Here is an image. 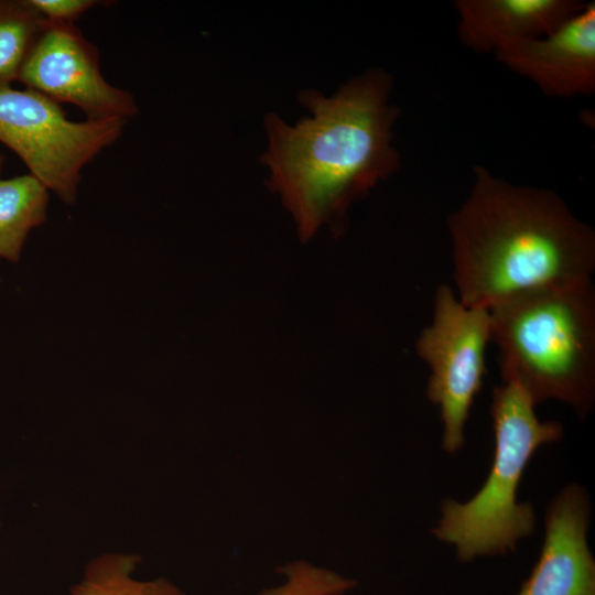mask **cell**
I'll list each match as a JSON object with an SVG mask.
<instances>
[{"label":"cell","instance_id":"1","mask_svg":"<svg viewBox=\"0 0 595 595\" xmlns=\"http://www.w3.org/2000/svg\"><path fill=\"white\" fill-rule=\"evenodd\" d=\"M392 89V76L376 66L329 96L301 90L298 100L309 116L292 125L277 112L264 115L260 163L266 184L303 241L323 226L343 234L351 205L400 169L393 132L400 110L391 101Z\"/></svg>","mask_w":595,"mask_h":595},{"label":"cell","instance_id":"2","mask_svg":"<svg viewBox=\"0 0 595 595\" xmlns=\"http://www.w3.org/2000/svg\"><path fill=\"white\" fill-rule=\"evenodd\" d=\"M458 300L490 309L526 291L592 280L595 231L549 188L473 167L465 201L447 216Z\"/></svg>","mask_w":595,"mask_h":595},{"label":"cell","instance_id":"3","mask_svg":"<svg viewBox=\"0 0 595 595\" xmlns=\"http://www.w3.org/2000/svg\"><path fill=\"white\" fill-rule=\"evenodd\" d=\"M488 310L501 380L519 386L536 405L558 400L585 419L595 403L592 280L518 293Z\"/></svg>","mask_w":595,"mask_h":595},{"label":"cell","instance_id":"4","mask_svg":"<svg viewBox=\"0 0 595 595\" xmlns=\"http://www.w3.org/2000/svg\"><path fill=\"white\" fill-rule=\"evenodd\" d=\"M536 404L516 383L502 381L491 393L494 456L480 489L467 501L444 499L432 534L453 545L456 558L505 555L532 534L536 515L530 502L517 498L524 469L536 451L562 439L558 421H541Z\"/></svg>","mask_w":595,"mask_h":595},{"label":"cell","instance_id":"5","mask_svg":"<svg viewBox=\"0 0 595 595\" xmlns=\"http://www.w3.org/2000/svg\"><path fill=\"white\" fill-rule=\"evenodd\" d=\"M125 120H69L60 104L0 83V142L65 204H74L83 167L121 136Z\"/></svg>","mask_w":595,"mask_h":595},{"label":"cell","instance_id":"6","mask_svg":"<svg viewBox=\"0 0 595 595\" xmlns=\"http://www.w3.org/2000/svg\"><path fill=\"white\" fill-rule=\"evenodd\" d=\"M489 342V310L467 306L451 286L439 285L432 322L421 331L415 346L430 369L426 397L440 410L442 448L450 454L464 446L465 425L486 376Z\"/></svg>","mask_w":595,"mask_h":595},{"label":"cell","instance_id":"7","mask_svg":"<svg viewBox=\"0 0 595 595\" xmlns=\"http://www.w3.org/2000/svg\"><path fill=\"white\" fill-rule=\"evenodd\" d=\"M18 82L57 104L77 106L90 120L127 121L138 112L134 97L105 79L98 48L75 23L48 21Z\"/></svg>","mask_w":595,"mask_h":595},{"label":"cell","instance_id":"8","mask_svg":"<svg viewBox=\"0 0 595 595\" xmlns=\"http://www.w3.org/2000/svg\"><path fill=\"white\" fill-rule=\"evenodd\" d=\"M494 55L501 65L531 80L545 96L593 95L595 2H585L551 33L509 42Z\"/></svg>","mask_w":595,"mask_h":595},{"label":"cell","instance_id":"9","mask_svg":"<svg viewBox=\"0 0 595 595\" xmlns=\"http://www.w3.org/2000/svg\"><path fill=\"white\" fill-rule=\"evenodd\" d=\"M591 501L572 483L549 502L539 559L517 595H595V560L587 543Z\"/></svg>","mask_w":595,"mask_h":595},{"label":"cell","instance_id":"10","mask_svg":"<svg viewBox=\"0 0 595 595\" xmlns=\"http://www.w3.org/2000/svg\"><path fill=\"white\" fill-rule=\"evenodd\" d=\"M581 0H456L458 40L477 53L554 31L584 6Z\"/></svg>","mask_w":595,"mask_h":595},{"label":"cell","instance_id":"11","mask_svg":"<svg viewBox=\"0 0 595 595\" xmlns=\"http://www.w3.org/2000/svg\"><path fill=\"white\" fill-rule=\"evenodd\" d=\"M48 192L30 173L0 180V258L19 260L29 232L46 220Z\"/></svg>","mask_w":595,"mask_h":595},{"label":"cell","instance_id":"12","mask_svg":"<svg viewBox=\"0 0 595 595\" xmlns=\"http://www.w3.org/2000/svg\"><path fill=\"white\" fill-rule=\"evenodd\" d=\"M139 556L106 553L86 566L84 578L71 588L72 595H184L164 578L138 581L132 577Z\"/></svg>","mask_w":595,"mask_h":595},{"label":"cell","instance_id":"13","mask_svg":"<svg viewBox=\"0 0 595 595\" xmlns=\"http://www.w3.org/2000/svg\"><path fill=\"white\" fill-rule=\"evenodd\" d=\"M48 21L30 0H0V83L18 82Z\"/></svg>","mask_w":595,"mask_h":595},{"label":"cell","instance_id":"14","mask_svg":"<svg viewBox=\"0 0 595 595\" xmlns=\"http://www.w3.org/2000/svg\"><path fill=\"white\" fill-rule=\"evenodd\" d=\"M286 574L290 581L284 587L262 595H337L354 584L350 580L305 564L288 567Z\"/></svg>","mask_w":595,"mask_h":595},{"label":"cell","instance_id":"15","mask_svg":"<svg viewBox=\"0 0 595 595\" xmlns=\"http://www.w3.org/2000/svg\"><path fill=\"white\" fill-rule=\"evenodd\" d=\"M31 4L51 22L74 23L95 6L96 0H30Z\"/></svg>","mask_w":595,"mask_h":595},{"label":"cell","instance_id":"16","mask_svg":"<svg viewBox=\"0 0 595 595\" xmlns=\"http://www.w3.org/2000/svg\"><path fill=\"white\" fill-rule=\"evenodd\" d=\"M4 162H6V156L3 154L0 153V173L2 171V167L4 165Z\"/></svg>","mask_w":595,"mask_h":595}]
</instances>
